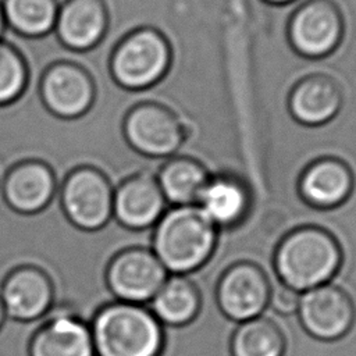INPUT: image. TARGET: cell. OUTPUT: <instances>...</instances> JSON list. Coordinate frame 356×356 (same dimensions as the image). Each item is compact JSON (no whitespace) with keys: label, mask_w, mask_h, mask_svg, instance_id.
Returning a JSON list of instances; mask_svg holds the SVG:
<instances>
[{"label":"cell","mask_w":356,"mask_h":356,"mask_svg":"<svg viewBox=\"0 0 356 356\" xmlns=\"http://www.w3.org/2000/svg\"><path fill=\"white\" fill-rule=\"evenodd\" d=\"M343 254L338 239L318 225H299L282 236L274 249L277 280L302 293L334 281Z\"/></svg>","instance_id":"obj_1"},{"label":"cell","mask_w":356,"mask_h":356,"mask_svg":"<svg viewBox=\"0 0 356 356\" xmlns=\"http://www.w3.org/2000/svg\"><path fill=\"white\" fill-rule=\"evenodd\" d=\"M218 235L197 204L171 206L153 225L150 249L168 273L188 275L211 259Z\"/></svg>","instance_id":"obj_2"},{"label":"cell","mask_w":356,"mask_h":356,"mask_svg":"<svg viewBox=\"0 0 356 356\" xmlns=\"http://www.w3.org/2000/svg\"><path fill=\"white\" fill-rule=\"evenodd\" d=\"M96 356H160L165 330L145 305L110 302L89 324Z\"/></svg>","instance_id":"obj_3"},{"label":"cell","mask_w":356,"mask_h":356,"mask_svg":"<svg viewBox=\"0 0 356 356\" xmlns=\"http://www.w3.org/2000/svg\"><path fill=\"white\" fill-rule=\"evenodd\" d=\"M296 314L310 337L332 342L350 334L356 321V306L348 291L331 281L302 292Z\"/></svg>","instance_id":"obj_4"},{"label":"cell","mask_w":356,"mask_h":356,"mask_svg":"<svg viewBox=\"0 0 356 356\" xmlns=\"http://www.w3.org/2000/svg\"><path fill=\"white\" fill-rule=\"evenodd\" d=\"M114 189L93 167L72 170L61 188V207L68 221L83 231H97L113 217Z\"/></svg>","instance_id":"obj_5"},{"label":"cell","mask_w":356,"mask_h":356,"mask_svg":"<svg viewBox=\"0 0 356 356\" xmlns=\"http://www.w3.org/2000/svg\"><path fill=\"white\" fill-rule=\"evenodd\" d=\"M271 295V281L259 264L250 260L234 261L216 285L217 306L227 318L242 323L263 316Z\"/></svg>","instance_id":"obj_6"},{"label":"cell","mask_w":356,"mask_h":356,"mask_svg":"<svg viewBox=\"0 0 356 356\" xmlns=\"http://www.w3.org/2000/svg\"><path fill=\"white\" fill-rule=\"evenodd\" d=\"M168 271L146 246H132L114 254L106 270L111 295L121 302L145 305L160 289Z\"/></svg>","instance_id":"obj_7"},{"label":"cell","mask_w":356,"mask_h":356,"mask_svg":"<svg viewBox=\"0 0 356 356\" xmlns=\"http://www.w3.org/2000/svg\"><path fill=\"white\" fill-rule=\"evenodd\" d=\"M167 204L157 179L140 172L127 178L114 189L113 217L128 229L143 231L159 221Z\"/></svg>","instance_id":"obj_8"},{"label":"cell","mask_w":356,"mask_h":356,"mask_svg":"<svg viewBox=\"0 0 356 356\" xmlns=\"http://www.w3.org/2000/svg\"><path fill=\"white\" fill-rule=\"evenodd\" d=\"M6 316L17 321H33L53 305V284L49 275L33 266H22L6 277L0 288Z\"/></svg>","instance_id":"obj_9"},{"label":"cell","mask_w":356,"mask_h":356,"mask_svg":"<svg viewBox=\"0 0 356 356\" xmlns=\"http://www.w3.org/2000/svg\"><path fill=\"white\" fill-rule=\"evenodd\" d=\"M164 42L152 32H139L127 39L113 57V74L128 88H140L154 81L164 70Z\"/></svg>","instance_id":"obj_10"},{"label":"cell","mask_w":356,"mask_h":356,"mask_svg":"<svg viewBox=\"0 0 356 356\" xmlns=\"http://www.w3.org/2000/svg\"><path fill=\"white\" fill-rule=\"evenodd\" d=\"M40 93L46 107L64 118L83 114L93 100V86L88 74L68 63L56 64L46 71Z\"/></svg>","instance_id":"obj_11"},{"label":"cell","mask_w":356,"mask_h":356,"mask_svg":"<svg viewBox=\"0 0 356 356\" xmlns=\"http://www.w3.org/2000/svg\"><path fill=\"white\" fill-rule=\"evenodd\" d=\"M252 192L246 184L232 174L209 177L196 204L220 229H231L243 222L252 209Z\"/></svg>","instance_id":"obj_12"},{"label":"cell","mask_w":356,"mask_h":356,"mask_svg":"<svg viewBox=\"0 0 356 356\" xmlns=\"http://www.w3.org/2000/svg\"><path fill=\"white\" fill-rule=\"evenodd\" d=\"M29 356H96L89 324L71 313L51 316L32 335Z\"/></svg>","instance_id":"obj_13"},{"label":"cell","mask_w":356,"mask_h":356,"mask_svg":"<svg viewBox=\"0 0 356 356\" xmlns=\"http://www.w3.org/2000/svg\"><path fill=\"white\" fill-rule=\"evenodd\" d=\"M355 189L352 171L334 159H324L309 165L298 182L300 199L313 209L330 210L342 206Z\"/></svg>","instance_id":"obj_14"},{"label":"cell","mask_w":356,"mask_h":356,"mask_svg":"<svg viewBox=\"0 0 356 356\" xmlns=\"http://www.w3.org/2000/svg\"><path fill=\"white\" fill-rule=\"evenodd\" d=\"M56 191L54 174L40 161H24L13 167L3 182L6 203L19 214L44 210Z\"/></svg>","instance_id":"obj_15"},{"label":"cell","mask_w":356,"mask_h":356,"mask_svg":"<svg viewBox=\"0 0 356 356\" xmlns=\"http://www.w3.org/2000/svg\"><path fill=\"white\" fill-rule=\"evenodd\" d=\"M125 135L134 149L150 157H165L174 153L181 143L177 122L168 114L152 107L129 114Z\"/></svg>","instance_id":"obj_16"},{"label":"cell","mask_w":356,"mask_h":356,"mask_svg":"<svg viewBox=\"0 0 356 356\" xmlns=\"http://www.w3.org/2000/svg\"><path fill=\"white\" fill-rule=\"evenodd\" d=\"M149 309L163 327L189 325L202 309L199 286L185 274H171L150 299Z\"/></svg>","instance_id":"obj_17"},{"label":"cell","mask_w":356,"mask_h":356,"mask_svg":"<svg viewBox=\"0 0 356 356\" xmlns=\"http://www.w3.org/2000/svg\"><path fill=\"white\" fill-rule=\"evenodd\" d=\"M106 26V13L100 0H68L58 8L54 28L70 49L86 50L96 44Z\"/></svg>","instance_id":"obj_18"},{"label":"cell","mask_w":356,"mask_h":356,"mask_svg":"<svg viewBox=\"0 0 356 356\" xmlns=\"http://www.w3.org/2000/svg\"><path fill=\"white\" fill-rule=\"evenodd\" d=\"M285 337L266 316L238 323L229 338L231 356H284Z\"/></svg>","instance_id":"obj_19"},{"label":"cell","mask_w":356,"mask_h":356,"mask_svg":"<svg viewBox=\"0 0 356 356\" xmlns=\"http://www.w3.org/2000/svg\"><path fill=\"white\" fill-rule=\"evenodd\" d=\"M156 179L168 204L186 206L196 204L209 174L195 160L177 159L167 163Z\"/></svg>","instance_id":"obj_20"},{"label":"cell","mask_w":356,"mask_h":356,"mask_svg":"<svg viewBox=\"0 0 356 356\" xmlns=\"http://www.w3.org/2000/svg\"><path fill=\"white\" fill-rule=\"evenodd\" d=\"M338 31L339 25L334 13L327 6L313 4L295 18L292 38L303 53L321 54L334 44Z\"/></svg>","instance_id":"obj_21"},{"label":"cell","mask_w":356,"mask_h":356,"mask_svg":"<svg viewBox=\"0 0 356 356\" xmlns=\"http://www.w3.org/2000/svg\"><path fill=\"white\" fill-rule=\"evenodd\" d=\"M4 19L21 35L42 36L54 28L56 0H4Z\"/></svg>","instance_id":"obj_22"},{"label":"cell","mask_w":356,"mask_h":356,"mask_svg":"<svg viewBox=\"0 0 356 356\" xmlns=\"http://www.w3.org/2000/svg\"><path fill=\"white\" fill-rule=\"evenodd\" d=\"M338 99L334 89L321 81L303 83L293 95L292 110L295 115L307 124L325 121L337 110Z\"/></svg>","instance_id":"obj_23"},{"label":"cell","mask_w":356,"mask_h":356,"mask_svg":"<svg viewBox=\"0 0 356 356\" xmlns=\"http://www.w3.org/2000/svg\"><path fill=\"white\" fill-rule=\"evenodd\" d=\"M26 83V67L22 57L10 46L0 42V104L15 100Z\"/></svg>","instance_id":"obj_24"},{"label":"cell","mask_w":356,"mask_h":356,"mask_svg":"<svg viewBox=\"0 0 356 356\" xmlns=\"http://www.w3.org/2000/svg\"><path fill=\"white\" fill-rule=\"evenodd\" d=\"M299 296H300L299 292L277 281V285L271 284V295H270L268 306H271L273 310L281 316L296 314Z\"/></svg>","instance_id":"obj_25"},{"label":"cell","mask_w":356,"mask_h":356,"mask_svg":"<svg viewBox=\"0 0 356 356\" xmlns=\"http://www.w3.org/2000/svg\"><path fill=\"white\" fill-rule=\"evenodd\" d=\"M7 316H6V312H4V307H3V305H1V300H0V328H1V325H3V321H4V318H6Z\"/></svg>","instance_id":"obj_26"},{"label":"cell","mask_w":356,"mask_h":356,"mask_svg":"<svg viewBox=\"0 0 356 356\" xmlns=\"http://www.w3.org/2000/svg\"><path fill=\"white\" fill-rule=\"evenodd\" d=\"M4 22H6V19H4V14H3V7L0 6V35H1V32H3Z\"/></svg>","instance_id":"obj_27"},{"label":"cell","mask_w":356,"mask_h":356,"mask_svg":"<svg viewBox=\"0 0 356 356\" xmlns=\"http://www.w3.org/2000/svg\"><path fill=\"white\" fill-rule=\"evenodd\" d=\"M273 1H285V0H273Z\"/></svg>","instance_id":"obj_28"}]
</instances>
